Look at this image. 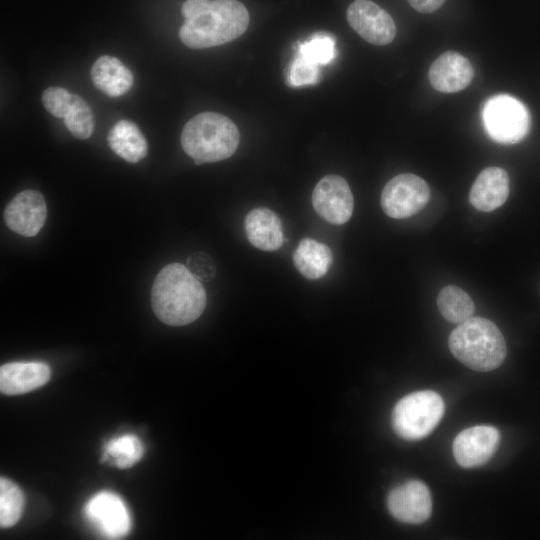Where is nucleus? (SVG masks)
I'll return each mask as SVG.
<instances>
[{"label": "nucleus", "instance_id": "nucleus-1", "mask_svg": "<svg viewBox=\"0 0 540 540\" xmlns=\"http://www.w3.org/2000/svg\"><path fill=\"white\" fill-rule=\"evenodd\" d=\"M180 40L189 48L204 49L240 37L249 25L246 7L238 0H186Z\"/></svg>", "mask_w": 540, "mask_h": 540}, {"label": "nucleus", "instance_id": "nucleus-2", "mask_svg": "<svg viewBox=\"0 0 540 540\" xmlns=\"http://www.w3.org/2000/svg\"><path fill=\"white\" fill-rule=\"evenodd\" d=\"M206 291L189 269L171 263L157 274L151 289L156 317L170 326H184L200 317L206 306Z\"/></svg>", "mask_w": 540, "mask_h": 540}, {"label": "nucleus", "instance_id": "nucleus-3", "mask_svg": "<svg viewBox=\"0 0 540 540\" xmlns=\"http://www.w3.org/2000/svg\"><path fill=\"white\" fill-rule=\"evenodd\" d=\"M448 346L453 356L465 366L480 372L498 368L507 353L499 328L490 320L470 317L450 334Z\"/></svg>", "mask_w": 540, "mask_h": 540}, {"label": "nucleus", "instance_id": "nucleus-4", "mask_svg": "<svg viewBox=\"0 0 540 540\" xmlns=\"http://www.w3.org/2000/svg\"><path fill=\"white\" fill-rule=\"evenodd\" d=\"M180 140L185 153L200 165L232 156L239 145L240 134L228 117L216 112H203L184 125Z\"/></svg>", "mask_w": 540, "mask_h": 540}, {"label": "nucleus", "instance_id": "nucleus-5", "mask_svg": "<svg viewBox=\"0 0 540 540\" xmlns=\"http://www.w3.org/2000/svg\"><path fill=\"white\" fill-rule=\"evenodd\" d=\"M445 411L442 397L435 391L412 392L401 398L392 411V427L406 440H419L429 435Z\"/></svg>", "mask_w": 540, "mask_h": 540}, {"label": "nucleus", "instance_id": "nucleus-6", "mask_svg": "<svg viewBox=\"0 0 540 540\" xmlns=\"http://www.w3.org/2000/svg\"><path fill=\"white\" fill-rule=\"evenodd\" d=\"M484 127L489 137L501 144L521 141L530 129V114L518 99L507 94L489 98L482 112Z\"/></svg>", "mask_w": 540, "mask_h": 540}, {"label": "nucleus", "instance_id": "nucleus-7", "mask_svg": "<svg viewBox=\"0 0 540 540\" xmlns=\"http://www.w3.org/2000/svg\"><path fill=\"white\" fill-rule=\"evenodd\" d=\"M430 199V188L419 176L402 173L384 186L381 207L385 214L394 219L410 217L420 211Z\"/></svg>", "mask_w": 540, "mask_h": 540}, {"label": "nucleus", "instance_id": "nucleus-8", "mask_svg": "<svg viewBox=\"0 0 540 540\" xmlns=\"http://www.w3.org/2000/svg\"><path fill=\"white\" fill-rule=\"evenodd\" d=\"M85 518L108 539L126 536L131 529V516L121 497L110 491L93 495L85 504Z\"/></svg>", "mask_w": 540, "mask_h": 540}, {"label": "nucleus", "instance_id": "nucleus-9", "mask_svg": "<svg viewBox=\"0 0 540 540\" xmlns=\"http://www.w3.org/2000/svg\"><path fill=\"white\" fill-rule=\"evenodd\" d=\"M317 214L329 223H346L353 213L354 199L347 181L335 174L324 176L312 193Z\"/></svg>", "mask_w": 540, "mask_h": 540}, {"label": "nucleus", "instance_id": "nucleus-10", "mask_svg": "<svg viewBox=\"0 0 540 540\" xmlns=\"http://www.w3.org/2000/svg\"><path fill=\"white\" fill-rule=\"evenodd\" d=\"M346 16L353 30L371 44H389L396 35V25L392 17L370 0L353 1Z\"/></svg>", "mask_w": 540, "mask_h": 540}, {"label": "nucleus", "instance_id": "nucleus-11", "mask_svg": "<svg viewBox=\"0 0 540 540\" xmlns=\"http://www.w3.org/2000/svg\"><path fill=\"white\" fill-rule=\"evenodd\" d=\"M390 514L400 522L421 524L432 512V498L426 484L411 480L394 488L387 497Z\"/></svg>", "mask_w": 540, "mask_h": 540}, {"label": "nucleus", "instance_id": "nucleus-12", "mask_svg": "<svg viewBox=\"0 0 540 540\" xmlns=\"http://www.w3.org/2000/svg\"><path fill=\"white\" fill-rule=\"evenodd\" d=\"M47 208L43 195L36 190H23L14 196L4 210L6 225L24 237L36 236L45 224Z\"/></svg>", "mask_w": 540, "mask_h": 540}, {"label": "nucleus", "instance_id": "nucleus-13", "mask_svg": "<svg viewBox=\"0 0 540 540\" xmlns=\"http://www.w3.org/2000/svg\"><path fill=\"white\" fill-rule=\"evenodd\" d=\"M500 434L489 425L472 426L461 431L453 441V454L463 468H473L486 463L495 453Z\"/></svg>", "mask_w": 540, "mask_h": 540}, {"label": "nucleus", "instance_id": "nucleus-14", "mask_svg": "<svg viewBox=\"0 0 540 540\" xmlns=\"http://www.w3.org/2000/svg\"><path fill=\"white\" fill-rule=\"evenodd\" d=\"M474 70L469 60L455 51L442 53L430 66L428 80L442 93L465 89L472 81Z\"/></svg>", "mask_w": 540, "mask_h": 540}, {"label": "nucleus", "instance_id": "nucleus-15", "mask_svg": "<svg viewBox=\"0 0 540 540\" xmlns=\"http://www.w3.org/2000/svg\"><path fill=\"white\" fill-rule=\"evenodd\" d=\"M50 376V367L44 362L6 363L0 367V390L6 395L24 394L45 385Z\"/></svg>", "mask_w": 540, "mask_h": 540}, {"label": "nucleus", "instance_id": "nucleus-16", "mask_svg": "<svg viewBox=\"0 0 540 540\" xmlns=\"http://www.w3.org/2000/svg\"><path fill=\"white\" fill-rule=\"evenodd\" d=\"M509 190L507 172L500 167H488L475 179L469 201L477 210L491 212L505 203Z\"/></svg>", "mask_w": 540, "mask_h": 540}, {"label": "nucleus", "instance_id": "nucleus-17", "mask_svg": "<svg viewBox=\"0 0 540 540\" xmlns=\"http://www.w3.org/2000/svg\"><path fill=\"white\" fill-rule=\"evenodd\" d=\"M244 229L248 241L262 251H276L283 244L281 220L268 208L251 210L245 217Z\"/></svg>", "mask_w": 540, "mask_h": 540}, {"label": "nucleus", "instance_id": "nucleus-18", "mask_svg": "<svg viewBox=\"0 0 540 540\" xmlns=\"http://www.w3.org/2000/svg\"><path fill=\"white\" fill-rule=\"evenodd\" d=\"M94 86L109 97H119L133 85L132 72L116 57L103 55L91 68Z\"/></svg>", "mask_w": 540, "mask_h": 540}, {"label": "nucleus", "instance_id": "nucleus-19", "mask_svg": "<svg viewBox=\"0 0 540 540\" xmlns=\"http://www.w3.org/2000/svg\"><path fill=\"white\" fill-rule=\"evenodd\" d=\"M107 142L110 149L129 163H137L148 153V144L138 126L129 120H120L110 129Z\"/></svg>", "mask_w": 540, "mask_h": 540}, {"label": "nucleus", "instance_id": "nucleus-20", "mask_svg": "<svg viewBox=\"0 0 540 540\" xmlns=\"http://www.w3.org/2000/svg\"><path fill=\"white\" fill-rule=\"evenodd\" d=\"M332 262L331 249L311 238L302 239L293 253L294 266L307 279L314 280L323 277Z\"/></svg>", "mask_w": 540, "mask_h": 540}, {"label": "nucleus", "instance_id": "nucleus-21", "mask_svg": "<svg viewBox=\"0 0 540 540\" xmlns=\"http://www.w3.org/2000/svg\"><path fill=\"white\" fill-rule=\"evenodd\" d=\"M437 305L441 315L452 323H462L474 313V303L470 296L454 285L446 286L439 292Z\"/></svg>", "mask_w": 540, "mask_h": 540}, {"label": "nucleus", "instance_id": "nucleus-22", "mask_svg": "<svg viewBox=\"0 0 540 540\" xmlns=\"http://www.w3.org/2000/svg\"><path fill=\"white\" fill-rule=\"evenodd\" d=\"M101 461L105 462L109 457L120 469H126L136 464L143 456L144 447L140 439L134 434H125L111 439L104 447Z\"/></svg>", "mask_w": 540, "mask_h": 540}, {"label": "nucleus", "instance_id": "nucleus-23", "mask_svg": "<svg viewBox=\"0 0 540 540\" xmlns=\"http://www.w3.org/2000/svg\"><path fill=\"white\" fill-rule=\"evenodd\" d=\"M62 118L69 132L78 139L89 138L94 130L93 112L88 103L76 94H72Z\"/></svg>", "mask_w": 540, "mask_h": 540}, {"label": "nucleus", "instance_id": "nucleus-24", "mask_svg": "<svg viewBox=\"0 0 540 540\" xmlns=\"http://www.w3.org/2000/svg\"><path fill=\"white\" fill-rule=\"evenodd\" d=\"M24 495L21 489L7 478L0 479V525L8 528L15 525L21 517Z\"/></svg>", "mask_w": 540, "mask_h": 540}, {"label": "nucleus", "instance_id": "nucleus-25", "mask_svg": "<svg viewBox=\"0 0 540 540\" xmlns=\"http://www.w3.org/2000/svg\"><path fill=\"white\" fill-rule=\"evenodd\" d=\"M297 55L317 65H326L336 56L335 39L326 32L315 33L298 46Z\"/></svg>", "mask_w": 540, "mask_h": 540}, {"label": "nucleus", "instance_id": "nucleus-26", "mask_svg": "<svg viewBox=\"0 0 540 540\" xmlns=\"http://www.w3.org/2000/svg\"><path fill=\"white\" fill-rule=\"evenodd\" d=\"M319 79V65L301 57L295 56L292 60L287 81L292 87H300L317 83Z\"/></svg>", "mask_w": 540, "mask_h": 540}, {"label": "nucleus", "instance_id": "nucleus-27", "mask_svg": "<svg viewBox=\"0 0 540 540\" xmlns=\"http://www.w3.org/2000/svg\"><path fill=\"white\" fill-rule=\"evenodd\" d=\"M189 271L201 282H209L216 274V265L211 257L203 252H196L187 258Z\"/></svg>", "mask_w": 540, "mask_h": 540}, {"label": "nucleus", "instance_id": "nucleus-28", "mask_svg": "<svg viewBox=\"0 0 540 540\" xmlns=\"http://www.w3.org/2000/svg\"><path fill=\"white\" fill-rule=\"evenodd\" d=\"M420 13H432L439 9L445 0H407Z\"/></svg>", "mask_w": 540, "mask_h": 540}]
</instances>
